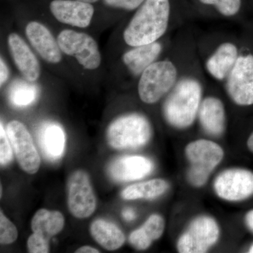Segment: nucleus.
<instances>
[{
	"label": "nucleus",
	"mask_w": 253,
	"mask_h": 253,
	"mask_svg": "<svg viewBox=\"0 0 253 253\" xmlns=\"http://www.w3.org/2000/svg\"><path fill=\"white\" fill-rule=\"evenodd\" d=\"M170 12L169 0H145L125 29V42L137 46L158 42L167 32Z\"/></svg>",
	"instance_id": "1"
},
{
	"label": "nucleus",
	"mask_w": 253,
	"mask_h": 253,
	"mask_svg": "<svg viewBox=\"0 0 253 253\" xmlns=\"http://www.w3.org/2000/svg\"><path fill=\"white\" fill-rule=\"evenodd\" d=\"M202 95V85L194 78L186 77L178 81L163 106L167 122L176 129L192 126L199 113Z\"/></svg>",
	"instance_id": "2"
},
{
	"label": "nucleus",
	"mask_w": 253,
	"mask_h": 253,
	"mask_svg": "<svg viewBox=\"0 0 253 253\" xmlns=\"http://www.w3.org/2000/svg\"><path fill=\"white\" fill-rule=\"evenodd\" d=\"M151 134L152 128L147 118L139 113H129L111 123L106 138L113 149H134L147 144Z\"/></svg>",
	"instance_id": "3"
},
{
	"label": "nucleus",
	"mask_w": 253,
	"mask_h": 253,
	"mask_svg": "<svg viewBox=\"0 0 253 253\" xmlns=\"http://www.w3.org/2000/svg\"><path fill=\"white\" fill-rule=\"evenodd\" d=\"M185 155L189 163L186 174L188 181L195 187H201L221 162L224 153L222 148L214 141L199 139L186 146Z\"/></svg>",
	"instance_id": "4"
},
{
	"label": "nucleus",
	"mask_w": 253,
	"mask_h": 253,
	"mask_svg": "<svg viewBox=\"0 0 253 253\" xmlns=\"http://www.w3.org/2000/svg\"><path fill=\"white\" fill-rule=\"evenodd\" d=\"M177 82L178 70L172 61H156L140 75L138 94L145 104H156L172 91Z\"/></svg>",
	"instance_id": "5"
},
{
	"label": "nucleus",
	"mask_w": 253,
	"mask_h": 253,
	"mask_svg": "<svg viewBox=\"0 0 253 253\" xmlns=\"http://www.w3.org/2000/svg\"><path fill=\"white\" fill-rule=\"evenodd\" d=\"M57 41L61 51L76 58L85 69L95 70L101 65L99 46L89 35L73 30H64L59 33Z\"/></svg>",
	"instance_id": "6"
},
{
	"label": "nucleus",
	"mask_w": 253,
	"mask_h": 253,
	"mask_svg": "<svg viewBox=\"0 0 253 253\" xmlns=\"http://www.w3.org/2000/svg\"><path fill=\"white\" fill-rule=\"evenodd\" d=\"M219 236L217 221L208 216H200L179 237L176 248L181 253H206L217 242Z\"/></svg>",
	"instance_id": "7"
},
{
	"label": "nucleus",
	"mask_w": 253,
	"mask_h": 253,
	"mask_svg": "<svg viewBox=\"0 0 253 253\" xmlns=\"http://www.w3.org/2000/svg\"><path fill=\"white\" fill-rule=\"evenodd\" d=\"M68 206L78 219L90 217L96 208V199L90 178L85 171L78 169L70 175L67 183Z\"/></svg>",
	"instance_id": "8"
},
{
	"label": "nucleus",
	"mask_w": 253,
	"mask_h": 253,
	"mask_svg": "<svg viewBox=\"0 0 253 253\" xmlns=\"http://www.w3.org/2000/svg\"><path fill=\"white\" fill-rule=\"evenodd\" d=\"M226 89L238 106L253 104V55H240L226 79Z\"/></svg>",
	"instance_id": "9"
},
{
	"label": "nucleus",
	"mask_w": 253,
	"mask_h": 253,
	"mask_svg": "<svg viewBox=\"0 0 253 253\" xmlns=\"http://www.w3.org/2000/svg\"><path fill=\"white\" fill-rule=\"evenodd\" d=\"M6 133L20 167L28 174H36L41 167V156L27 127L20 121H12L6 126Z\"/></svg>",
	"instance_id": "10"
},
{
	"label": "nucleus",
	"mask_w": 253,
	"mask_h": 253,
	"mask_svg": "<svg viewBox=\"0 0 253 253\" xmlns=\"http://www.w3.org/2000/svg\"><path fill=\"white\" fill-rule=\"evenodd\" d=\"M216 194L228 201H241L253 195V172L241 168L223 171L214 182Z\"/></svg>",
	"instance_id": "11"
},
{
	"label": "nucleus",
	"mask_w": 253,
	"mask_h": 253,
	"mask_svg": "<svg viewBox=\"0 0 253 253\" xmlns=\"http://www.w3.org/2000/svg\"><path fill=\"white\" fill-rule=\"evenodd\" d=\"M49 9L60 23L81 28L90 25L94 14L92 4L78 0H53Z\"/></svg>",
	"instance_id": "12"
},
{
	"label": "nucleus",
	"mask_w": 253,
	"mask_h": 253,
	"mask_svg": "<svg viewBox=\"0 0 253 253\" xmlns=\"http://www.w3.org/2000/svg\"><path fill=\"white\" fill-rule=\"evenodd\" d=\"M154 169L152 161L140 156L118 158L110 164L109 175L113 180L125 182L139 180L149 175Z\"/></svg>",
	"instance_id": "13"
},
{
	"label": "nucleus",
	"mask_w": 253,
	"mask_h": 253,
	"mask_svg": "<svg viewBox=\"0 0 253 253\" xmlns=\"http://www.w3.org/2000/svg\"><path fill=\"white\" fill-rule=\"evenodd\" d=\"M7 43L13 61L23 77L29 82L38 81L41 74V65L27 43L15 33L8 36Z\"/></svg>",
	"instance_id": "14"
},
{
	"label": "nucleus",
	"mask_w": 253,
	"mask_h": 253,
	"mask_svg": "<svg viewBox=\"0 0 253 253\" xmlns=\"http://www.w3.org/2000/svg\"><path fill=\"white\" fill-rule=\"evenodd\" d=\"M26 34L31 45L44 61L54 64L61 62L62 51L59 43L44 25L31 21L26 26Z\"/></svg>",
	"instance_id": "15"
},
{
	"label": "nucleus",
	"mask_w": 253,
	"mask_h": 253,
	"mask_svg": "<svg viewBox=\"0 0 253 253\" xmlns=\"http://www.w3.org/2000/svg\"><path fill=\"white\" fill-rule=\"evenodd\" d=\"M237 46L230 42L217 46L206 62L208 73L218 81H226L239 57Z\"/></svg>",
	"instance_id": "16"
},
{
	"label": "nucleus",
	"mask_w": 253,
	"mask_h": 253,
	"mask_svg": "<svg viewBox=\"0 0 253 253\" xmlns=\"http://www.w3.org/2000/svg\"><path fill=\"white\" fill-rule=\"evenodd\" d=\"M200 124L208 134L220 136L226 126L224 104L219 98L208 96L203 100L198 113Z\"/></svg>",
	"instance_id": "17"
},
{
	"label": "nucleus",
	"mask_w": 253,
	"mask_h": 253,
	"mask_svg": "<svg viewBox=\"0 0 253 253\" xmlns=\"http://www.w3.org/2000/svg\"><path fill=\"white\" fill-rule=\"evenodd\" d=\"M163 46L158 42L145 45L132 46L123 56V61L134 76H140L150 65L156 61L162 52Z\"/></svg>",
	"instance_id": "18"
},
{
	"label": "nucleus",
	"mask_w": 253,
	"mask_h": 253,
	"mask_svg": "<svg viewBox=\"0 0 253 253\" xmlns=\"http://www.w3.org/2000/svg\"><path fill=\"white\" fill-rule=\"evenodd\" d=\"M42 151L47 159L55 161L62 156L66 145V136L61 126L47 123L41 126L38 134Z\"/></svg>",
	"instance_id": "19"
},
{
	"label": "nucleus",
	"mask_w": 253,
	"mask_h": 253,
	"mask_svg": "<svg viewBox=\"0 0 253 253\" xmlns=\"http://www.w3.org/2000/svg\"><path fill=\"white\" fill-rule=\"evenodd\" d=\"M166 222L162 216L152 214L139 229L131 233L129 244L136 250L144 251L149 249L152 243L162 236Z\"/></svg>",
	"instance_id": "20"
},
{
	"label": "nucleus",
	"mask_w": 253,
	"mask_h": 253,
	"mask_svg": "<svg viewBox=\"0 0 253 253\" xmlns=\"http://www.w3.org/2000/svg\"><path fill=\"white\" fill-rule=\"evenodd\" d=\"M64 224V217L59 211L41 209L32 219L31 229L34 234L49 241L61 232Z\"/></svg>",
	"instance_id": "21"
},
{
	"label": "nucleus",
	"mask_w": 253,
	"mask_h": 253,
	"mask_svg": "<svg viewBox=\"0 0 253 253\" xmlns=\"http://www.w3.org/2000/svg\"><path fill=\"white\" fill-rule=\"evenodd\" d=\"M90 233L95 241L107 251L119 249L126 241L124 233L116 224L104 219L93 221Z\"/></svg>",
	"instance_id": "22"
},
{
	"label": "nucleus",
	"mask_w": 253,
	"mask_h": 253,
	"mask_svg": "<svg viewBox=\"0 0 253 253\" xmlns=\"http://www.w3.org/2000/svg\"><path fill=\"white\" fill-rule=\"evenodd\" d=\"M168 188L169 184L164 179H151L127 186L121 196L125 200L154 199L164 194Z\"/></svg>",
	"instance_id": "23"
},
{
	"label": "nucleus",
	"mask_w": 253,
	"mask_h": 253,
	"mask_svg": "<svg viewBox=\"0 0 253 253\" xmlns=\"http://www.w3.org/2000/svg\"><path fill=\"white\" fill-rule=\"evenodd\" d=\"M38 96L37 88L28 83H20L13 86L9 99L16 106H26L34 102Z\"/></svg>",
	"instance_id": "24"
},
{
	"label": "nucleus",
	"mask_w": 253,
	"mask_h": 253,
	"mask_svg": "<svg viewBox=\"0 0 253 253\" xmlns=\"http://www.w3.org/2000/svg\"><path fill=\"white\" fill-rule=\"evenodd\" d=\"M202 4L214 6L219 14L226 17L237 14L241 9V0H199Z\"/></svg>",
	"instance_id": "25"
},
{
	"label": "nucleus",
	"mask_w": 253,
	"mask_h": 253,
	"mask_svg": "<svg viewBox=\"0 0 253 253\" xmlns=\"http://www.w3.org/2000/svg\"><path fill=\"white\" fill-rule=\"evenodd\" d=\"M18 235L17 228L1 211L0 212V243L1 244H13L17 239Z\"/></svg>",
	"instance_id": "26"
},
{
	"label": "nucleus",
	"mask_w": 253,
	"mask_h": 253,
	"mask_svg": "<svg viewBox=\"0 0 253 253\" xmlns=\"http://www.w3.org/2000/svg\"><path fill=\"white\" fill-rule=\"evenodd\" d=\"M12 146L2 123L0 125V163L5 166L11 162L13 158Z\"/></svg>",
	"instance_id": "27"
},
{
	"label": "nucleus",
	"mask_w": 253,
	"mask_h": 253,
	"mask_svg": "<svg viewBox=\"0 0 253 253\" xmlns=\"http://www.w3.org/2000/svg\"><path fill=\"white\" fill-rule=\"evenodd\" d=\"M28 252L31 253H47L49 252V241L33 233L27 241Z\"/></svg>",
	"instance_id": "28"
},
{
	"label": "nucleus",
	"mask_w": 253,
	"mask_h": 253,
	"mask_svg": "<svg viewBox=\"0 0 253 253\" xmlns=\"http://www.w3.org/2000/svg\"><path fill=\"white\" fill-rule=\"evenodd\" d=\"M145 0H104L105 4L111 7L132 11L137 9Z\"/></svg>",
	"instance_id": "29"
},
{
	"label": "nucleus",
	"mask_w": 253,
	"mask_h": 253,
	"mask_svg": "<svg viewBox=\"0 0 253 253\" xmlns=\"http://www.w3.org/2000/svg\"><path fill=\"white\" fill-rule=\"evenodd\" d=\"M9 77V68L4 59L1 57L0 59V86H2L3 84L8 81Z\"/></svg>",
	"instance_id": "30"
},
{
	"label": "nucleus",
	"mask_w": 253,
	"mask_h": 253,
	"mask_svg": "<svg viewBox=\"0 0 253 253\" xmlns=\"http://www.w3.org/2000/svg\"><path fill=\"white\" fill-rule=\"evenodd\" d=\"M123 217L126 221H132L136 218L134 211L131 208H126L123 211Z\"/></svg>",
	"instance_id": "31"
},
{
	"label": "nucleus",
	"mask_w": 253,
	"mask_h": 253,
	"mask_svg": "<svg viewBox=\"0 0 253 253\" xmlns=\"http://www.w3.org/2000/svg\"><path fill=\"white\" fill-rule=\"evenodd\" d=\"M245 221H246V224L248 228L253 232V210L250 211L246 214V217H245Z\"/></svg>",
	"instance_id": "32"
},
{
	"label": "nucleus",
	"mask_w": 253,
	"mask_h": 253,
	"mask_svg": "<svg viewBox=\"0 0 253 253\" xmlns=\"http://www.w3.org/2000/svg\"><path fill=\"white\" fill-rule=\"evenodd\" d=\"M76 253H99L100 251L89 246H84L76 250Z\"/></svg>",
	"instance_id": "33"
},
{
	"label": "nucleus",
	"mask_w": 253,
	"mask_h": 253,
	"mask_svg": "<svg viewBox=\"0 0 253 253\" xmlns=\"http://www.w3.org/2000/svg\"><path fill=\"white\" fill-rule=\"evenodd\" d=\"M247 146L249 151L253 154V132L250 135L247 141Z\"/></svg>",
	"instance_id": "34"
},
{
	"label": "nucleus",
	"mask_w": 253,
	"mask_h": 253,
	"mask_svg": "<svg viewBox=\"0 0 253 253\" xmlns=\"http://www.w3.org/2000/svg\"><path fill=\"white\" fill-rule=\"evenodd\" d=\"M78 1H83V2L89 3V4H93V3L96 2L98 0H78Z\"/></svg>",
	"instance_id": "35"
},
{
	"label": "nucleus",
	"mask_w": 253,
	"mask_h": 253,
	"mask_svg": "<svg viewBox=\"0 0 253 253\" xmlns=\"http://www.w3.org/2000/svg\"><path fill=\"white\" fill-rule=\"evenodd\" d=\"M249 253H253V244L251 246V249L249 250Z\"/></svg>",
	"instance_id": "36"
}]
</instances>
